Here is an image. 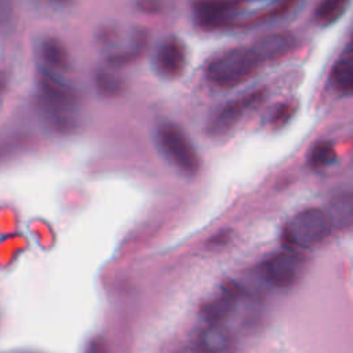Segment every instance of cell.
Wrapping results in <instances>:
<instances>
[{
	"instance_id": "obj_6",
	"label": "cell",
	"mask_w": 353,
	"mask_h": 353,
	"mask_svg": "<svg viewBox=\"0 0 353 353\" xmlns=\"http://www.w3.org/2000/svg\"><path fill=\"white\" fill-rule=\"evenodd\" d=\"M186 65V48L178 37L165 39L157 50L156 68L165 77H178Z\"/></svg>"
},
{
	"instance_id": "obj_10",
	"label": "cell",
	"mask_w": 353,
	"mask_h": 353,
	"mask_svg": "<svg viewBox=\"0 0 353 353\" xmlns=\"http://www.w3.org/2000/svg\"><path fill=\"white\" fill-rule=\"evenodd\" d=\"M325 212L331 229H347L353 221V196L350 192L335 196Z\"/></svg>"
},
{
	"instance_id": "obj_20",
	"label": "cell",
	"mask_w": 353,
	"mask_h": 353,
	"mask_svg": "<svg viewBox=\"0 0 353 353\" xmlns=\"http://www.w3.org/2000/svg\"><path fill=\"white\" fill-rule=\"evenodd\" d=\"M176 353H204L200 347H193V346H183L181 347Z\"/></svg>"
},
{
	"instance_id": "obj_2",
	"label": "cell",
	"mask_w": 353,
	"mask_h": 353,
	"mask_svg": "<svg viewBox=\"0 0 353 353\" xmlns=\"http://www.w3.org/2000/svg\"><path fill=\"white\" fill-rule=\"evenodd\" d=\"M159 142L167 157L185 174L200 170V157L186 134L175 124L165 123L159 128Z\"/></svg>"
},
{
	"instance_id": "obj_4",
	"label": "cell",
	"mask_w": 353,
	"mask_h": 353,
	"mask_svg": "<svg viewBox=\"0 0 353 353\" xmlns=\"http://www.w3.org/2000/svg\"><path fill=\"white\" fill-rule=\"evenodd\" d=\"M302 261L291 252H279L263 263V276L274 287H291L301 272Z\"/></svg>"
},
{
	"instance_id": "obj_19",
	"label": "cell",
	"mask_w": 353,
	"mask_h": 353,
	"mask_svg": "<svg viewBox=\"0 0 353 353\" xmlns=\"http://www.w3.org/2000/svg\"><path fill=\"white\" fill-rule=\"evenodd\" d=\"M12 21V6L8 1H0V28H7Z\"/></svg>"
},
{
	"instance_id": "obj_3",
	"label": "cell",
	"mask_w": 353,
	"mask_h": 353,
	"mask_svg": "<svg viewBox=\"0 0 353 353\" xmlns=\"http://www.w3.org/2000/svg\"><path fill=\"white\" fill-rule=\"evenodd\" d=\"M331 232L325 212L320 208H306L298 212L287 225L288 240L301 248L321 243Z\"/></svg>"
},
{
	"instance_id": "obj_15",
	"label": "cell",
	"mask_w": 353,
	"mask_h": 353,
	"mask_svg": "<svg viewBox=\"0 0 353 353\" xmlns=\"http://www.w3.org/2000/svg\"><path fill=\"white\" fill-rule=\"evenodd\" d=\"M346 6L345 0H325L316 7L314 18L321 25L332 23L343 14Z\"/></svg>"
},
{
	"instance_id": "obj_1",
	"label": "cell",
	"mask_w": 353,
	"mask_h": 353,
	"mask_svg": "<svg viewBox=\"0 0 353 353\" xmlns=\"http://www.w3.org/2000/svg\"><path fill=\"white\" fill-rule=\"evenodd\" d=\"M259 65L251 48L236 47L211 59L205 68V77L216 87L229 88L245 81Z\"/></svg>"
},
{
	"instance_id": "obj_18",
	"label": "cell",
	"mask_w": 353,
	"mask_h": 353,
	"mask_svg": "<svg viewBox=\"0 0 353 353\" xmlns=\"http://www.w3.org/2000/svg\"><path fill=\"white\" fill-rule=\"evenodd\" d=\"M84 353H108V345L103 338L95 336L88 341Z\"/></svg>"
},
{
	"instance_id": "obj_7",
	"label": "cell",
	"mask_w": 353,
	"mask_h": 353,
	"mask_svg": "<svg viewBox=\"0 0 353 353\" xmlns=\"http://www.w3.org/2000/svg\"><path fill=\"white\" fill-rule=\"evenodd\" d=\"M243 7L239 1H199L194 3V14L200 25L218 28L228 23Z\"/></svg>"
},
{
	"instance_id": "obj_9",
	"label": "cell",
	"mask_w": 353,
	"mask_h": 353,
	"mask_svg": "<svg viewBox=\"0 0 353 353\" xmlns=\"http://www.w3.org/2000/svg\"><path fill=\"white\" fill-rule=\"evenodd\" d=\"M239 296V291L236 287H228L223 290V292L216 296L215 299L210 301L203 306V316L211 325H219L221 321H223L233 310L236 301Z\"/></svg>"
},
{
	"instance_id": "obj_14",
	"label": "cell",
	"mask_w": 353,
	"mask_h": 353,
	"mask_svg": "<svg viewBox=\"0 0 353 353\" xmlns=\"http://www.w3.org/2000/svg\"><path fill=\"white\" fill-rule=\"evenodd\" d=\"M335 160H336V150L332 142H328V141L317 142L309 153V163L313 168H317V170L331 165Z\"/></svg>"
},
{
	"instance_id": "obj_8",
	"label": "cell",
	"mask_w": 353,
	"mask_h": 353,
	"mask_svg": "<svg viewBox=\"0 0 353 353\" xmlns=\"http://www.w3.org/2000/svg\"><path fill=\"white\" fill-rule=\"evenodd\" d=\"M294 46L295 40L291 34L285 32H277L261 36L250 48L256 59L262 63L285 57L294 48Z\"/></svg>"
},
{
	"instance_id": "obj_13",
	"label": "cell",
	"mask_w": 353,
	"mask_h": 353,
	"mask_svg": "<svg viewBox=\"0 0 353 353\" xmlns=\"http://www.w3.org/2000/svg\"><path fill=\"white\" fill-rule=\"evenodd\" d=\"M331 81L336 91L343 95H350L353 90V62L352 55L338 59L331 72Z\"/></svg>"
},
{
	"instance_id": "obj_5",
	"label": "cell",
	"mask_w": 353,
	"mask_h": 353,
	"mask_svg": "<svg viewBox=\"0 0 353 353\" xmlns=\"http://www.w3.org/2000/svg\"><path fill=\"white\" fill-rule=\"evenodd\" d=\"M263 98V91H255L251 92L234 102L228 103L223 106L210 121L208 124V134L210 135H223L228 131H230L241 119L244 112L258 103Z\"/></svg>"
},
{
	"instance_id": "obj_11",
	"label": "cell",
	"mask_w": 353,
	"mask_h": 353,
	"mask_svg": "<svg viewBox=\"0 0 353 353\" xmlns=\"http://www.w3.org/2000/svg\"><path fill=\"white\" fill-rule=\"evenodd\" d=\"M40 55L48 70H65L69 66L66 47L57 37H46L40 41Z\"/></svg>"
},
{
	"instance_id": "obj_12",
	"label": "cell",
	"mask_w": 353,
	"mask_h": 353,
	"mask_svg": "<svg viewBox=\"0 0 353 353\" xmlns=\"http://www.w3.org/2000/svg\"><path fill=\"white\" fill-rule=\"evenodd\" d=\"M230 346V336L221 325L205 327L199 336V347L204 353H225Z\"/></svg>"
},
{
	"instance_id": "obj_17",
	"label": "cell",
	"mask_w": 353,
	"mask_h": 353,
	"mask_svg": "<svg viewBox=\"0 0 353 353\" xmlns=\"http://www.w3.org/2000/svg\"><path fill=\"white\" fill-rule=\"evenodd\" d=\"M294 110L295 108L290 103H281L277 106V109L274 110L273 113V117H272V123L276 125V127H280L283 124H285L290 117L294 114Z\"/></svg>"
},
{
	"instance_id": "obj_16",
	"label": "cell",
	"mask_w": 353,
	"mask_h": 353,
	"mask_svg": "<svg viewBox=\"0 0 353 353\" xmlns=\"http://www.w3.org/2000/svg\"><path fill=\"white\" fill-rule=\"evenodd\" d=\"M95 85L98 88V91L105 97H117L124 88L123 80L119 76H116L114 73L108 72V70L97 72Z\"/></svg>"
}]
</instances>
